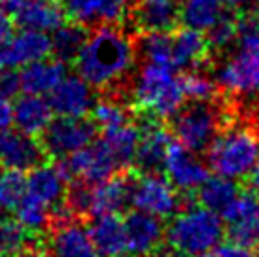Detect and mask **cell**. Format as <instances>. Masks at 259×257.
I'll return each instance as SVG.
<instances>
[{
  "label": "cell",
  "instance_id": "obj_1",
  "mask_svg": "<svg viewBox=\"0 0 259 257\" xmlns=\"http://www.w3.org/2000/svg\"><path fill=\"white\" fill-rule=\"evenodd\" d=\"M138 50L133 36L117 25H99L87 34L76 57V70L93 89H117L137 64Z\"/></svg>",
  "mask_w": 259,
  "mask_h": 257
},
{
  "label": "cell",
  "instance_id": "obj_2",
  "mask_svg": "<svg viewBox=\"0 0 259 257\" xmlns=\"http://www.w3.org/2000/svg\"><path fill=\"white\" fill-rule=\"evenodd\" d=\"M131 97L138 110L157 121L172 119L187 100L176 70L148 61L138 68Z\"/></svg>",
  "mask_w": 259,
  "mask_h": 257
},
{
  "label": "cell",
  "instance_id": "obj_3",
  "mask_svg": "<svg viewBox=\"0 0 259 257\" xmlns=\"http://www.w3.org/2000/svg\"><path fill=\"white\" fill-rule=\"evenodd\" d=\"M222 216L204 206H187L172 216L166 244L182 257H204L223 238Z\"/></svg>",
  "mask_w": 259,
  "mask_h": 257
},
{
  "label": "cell",
  "instance_id": "obj_4",
  "mask_svg": "<svg viewBox=\"0 0 259 257\" xmlns=\"http://www.w3.org/2000/svg\"><path fill=\"white\" fill-rule=\"evenodd\" d=\"M259 161V136L248 127H223L206 150V164L218 176L242 180Z\"/></svg>",
  "mask_w": 259,
  "mask_h": 257
},
{
  "label": "cell",
  "instance_id": "obj_5",
  "mask_svg": "<svg viewBox=\"0 0 259 257\" xmlns=\"http://www.w3.org/2000/svg\"><path fill=\"white\" fill-rule=\"evenodd\" d=\"M133 182L127 174H114L99 184H83L78 182L68 186L66 204L74 214L79 216H104L119 214L131 204V189Z\"/></svg>",
  "mask_w": 259,
  "mask_h": 257
},
{
  "label": "cell",
  "instance_id": "obj_6",
  "mask_svg": "<svg viewBox=\"0 0 259 257\" xmlns=\"http://www.w3.org/2000/svg\"><path fill=\"white\" fill-rule=\"evenodd\" d=\"M225 125L223 106L210 102H193L191 106L180 108L178 114L170 119V135L184 148L202 153L208 150L214 138Z\"/></svg>",
  "mask_w": 259,
  "mask_h": 257
},
{
  "label": "cell",
  "instance_id": "obj_7",
  "mask_svg": "<svg viewBox=\"0 0 259 257\" xmlns=\"http://www.w3.org/2000/svg\"><path fill=\"white\" fill-rule=\"evenodd\" d=\"M237 50L218 68L216 81L225 93L238 97L259 95V46L235 44Z\"/></svg>",
  "mask_w": 259,
  "mask_h": 257
},
{
  "label": "cell",
  "instance_id": "obj_8",
  "mask_svg": "<svg viewBox=\"0 0 259 257\" xmlns=\"http://www.w3.org/2000/svg\"><path fill=\"white\" fill-rule=\"evenodd\" d=\"M131 204L138 212H146L159 220L172 218L180 208L176 187L163 174H142L133 182Z\"/></svg>",
  "mask_w": 259,
  "mask_h": 257
},
{
  "label": "cell",
  "instance_id": "obj_9",
  "mask_svg": "<svg viewBox=\"0 0 259 257\" xmlns=\"http://www.w3.org/2000/svg\"><path fill=\"white\" fill-rule=\"evenodd\" d=\"M97 135V127L93 121L85 117H61L48 125L42 133L44 151L55 159H66L74 151L85 148L91 144Z\"/></svg>",
  "mask_w": 259,
  "mask_h": 257
},
{
  "label": "cell",
  "instance_id": "obj_10",
  "mask_svg": "<svg viewBox=\"0 0 259 257\" xmlns=\"http://www.w3.org/2000/svg\"><path fill=\"white\" fill-rule=\"evenodd\" d=\"M229 240L248 250L259 248V197L253 191H238L222 214Z\"/></svg>",
  "mask_w": 259,
  "mask_h": 257
},
{
  "label": "cell",
  "instance_id": "obj_11",
  "mask_svg": "<svg viewBox=\"0 0 259 257\" xmlns=\"http://www.w3.org/2000/svg\"><path fill=\"white\" fill-rule=\"evenodd\" d=\"M0 12L21 29L51 34L65 23V10L57 0H0Z\"/></svg>",
  "mask_w": 259,
  "mask_h": 257
},
{
  "label": "cell",
  "instance_id": "obj_12",
  "mask_svg": "<svg viewBox=\"0 0 259 257\" xmlns=\"http://www.w3.org/2000/svg\"><path fill=\"white\" fill-rule=\"evenodd\" d=\"M25 195L30 199L42 202L53 212L55 208L65 204L66 191H68V172L65 163H40L32 170H29Z\"/></svg>",
  "mask_w": 259,
  "mask_h": 257
},
{
  "label": "cell",
  "instance_id": "obj_13",
  "mask_svg": "<svg viewBox=\"0 0 259 257\" xmlns=\"http://www.w3.org/2000/svg\"><path fill=\"white\" fill-rule=\"evenodd\" d=\"M65 166L70 178L83 184H99L119 170L114 155L102 140H93L85 148L74 151L65 159Z\"/></svg>",
  "mask_w": 259,
  "mask_h": 257
},
{
  "label": "cell",
  "instance_id": "obj_14",
  "mask_svg": "<svg viewBox=\"0 0 259 257\" xmlns=\"http://www.w3.org/2000/svg\"><path fill=\"white\" fill-rule=\"evenodd\" d=\"M163 172L176 189L193 193L208 178V164L199 157V153L187 150L178 142H172V146L166 151Z\"/></svg>",
  "mask_w": 259,
  "mask_h": 257
},
{
  "label": "cell",
  "instance_id": "obj_15",
  "mask_svg": "<svg viewBox=\"0 0 259 257\" xmlns=\"http://www.w3.org/2000/svg\"><path fill=\"white\" fill-rule=\"evenodd\" d=\"M65 15L81 27L119 25L129 15V0H61Z\"/></svg>",
  "mask_w": 259,
  "mask_h": 257
},
{
  "label": "cell",
  "instance_id": "obj_16",
  "mask_svg": "<svg viewBox=\"0 0 259 257\" xmlns=\"http://www.w3.org/2000/svg\"><path fill=\"white\" fill-rule=\"evenodd\" d=\"M172 135L161 121L148 117L140 127V142L135 155V166L140 174H161L165 168L166 151L172 146Z\"/></svg>",
  "mask_w": 259,
  "mask_h": 257
},
{
  "label": "cell",
  "instance_id": "obj_17",
  "mask_svg": "<svg viewBox=\"0 0 259 257\" xmlns=\"http://www.w3.org/2000/svg\"><path fill=\"white\" fill-rule=\"evenodd\" d=\"M48 97L53 114L61 117H85L87 114H91V108L97 100L95 89L79 74H66Z\"/></svg>",
  "mask_w": 259,
  "mask_h": 257
},
{
  "label": "cell",
  "instance_id": "obj_18",
  "mask_svg": "<svg viewBox=\"0 0 259 257\" xmlns=\"http://www.w3.org/2000/svg\"><path fill=\"white\" fill-rule=\"evenodd\" d=\"M125 227V240H127V255L148 257L163 244L165 227L163 222L146 212H131L123 220Z\"/></svg>",
  "mask_w": 259,
  "mask_h": 257
},
{
  "label": "cell",
  "instance_id": "obj_19",
  "mask_svg": "<svg viewBox=\"0 0 259 257\" xmlns=\"http://www.w3.org/2000/svg\"><path fill=\"white\" fill-rule=\"evenodd\" d=\"M180 21V0H137L133 23L140 32H172Z\"/></svg>",
  "mask_w": 259,
  "mask_h": 257
},
{
  "label": "cell",
  "instance_id": "obj_20",
  "mask_svg": "<svg viewBox=\"0 0 259 257\" xmlns=\"http://www.w3.org/2000/svg\"><path fill=\"white\" fill-rule=\"evenodd\" d=\"M50 253L51 257H101L89 229L74 220L57 223L50 238Z\"/></svg>",
  "mask_w": 259,
  "mask_h": 257
},
{
  "label": "cell",
  "instance_id": "obj_21",
  "mask_svg": "<svg viewBox=\"0 0 259 257\" xmlns=\"http://www.w3.org/2000/svg\"><path fill=\"white\" fill-rule=\"evenodd\" d=\"M210 57L206 34L191 27H184L172 32V70H197L202 68Z\"/></svg>",
  "mask_w": 259,
  "mask_h": 257
},
{
  "label": "cell",
  "instance_id": "obj_22",
  "mask_svg": "<svg viewBox=\"0 0 259 257\" xmlns=\"http://www.w3.org/2000/svg\"><path fill=\"white\" fill-rule=\"evenodd\" d=\"M44 146L38 142L36 136L25 133H6L0 146V163L4 168L12 170H32L36 164L44 161Z\"/></svg>",
  "mask_w": 259,
  "mask_h": 257
},
{
  "label": "cell",
  "instance_id": "obj_23",
  "mask_svg": "<svg viewBox=\"0 0 259 257\" xmlns=\"http://www.w3.org/2000/svg\"><path fill=\"white\" fill-rule=\"evenodd\" d=\"M51 121H53V110L50 100L42 95L25 93L17 97L12 104V123L19 133L42 136Z\"/></svg>",
  "mask_w": 259,
  "mask_h": 257
},
{
  "label": "cell",
  "instance_id": "obj_24",
  "mask_svg": "<svg viewBox=\"0 0 259 257\" xmlns=\"http://www.w3.org/2000/svg\"><path fill=\"white\" fill-rule=\"evenodd\" d=\"M51 55V36L42 30L21 29L14 32L6 50V68H17Z\"/></svg>",
  "mask_w": 259,
  "mask_h": 257
},
{
  "label": "cell",
  "instance_id": "obj_25",
  "mask_svg": "<svg viewBox=\"0 0 259 257\" xmlns=\"http://www.w3.org/2000/svg\"><path fill=\"white\" fill-rule=\"evenodd\" d=\"M68 70H66V63L57 57H46L40 61L23 66L21 74H19V85L21 91L30 95H50L59 81L65 78Z\"/></svg>",
  "mask_w": 259,
  "mask_h": 257
},
{
  "label": "cell",
  "instance_id": "obj_26",
  "mask_svg": "<svg viewBox=\"0 0 259 257\" xmlns=\"http://www.w3.org/2000/svg\"><path fill=\"white\" fill-rule=\"evenodd\" d=\"M89 235L93 238L101 257H125L127 255V240L123 220L117 214L95 216Z\"/></svg>",
  "mask_w": 259,
  "mask_h": 257
},
{
  "label": "cell",
  "instance_id": "obj_27",
  "mask_svg": "<svg viewBox=\"0 0 259 257\" xmlns=\"http://www.w3.org/2000/svg\"><path fill=\"white\" fill-rule=\"evenodd\" d=\"M102 142L106 144L119 168L133 166L138 142H140V127L129 121L121 127L102 131Z\"/></svg>",
  "mask_w": 259,
  "mask_h": 257
},
{
  "label": "cell",
  "instance_id": "obj_28",
  "mask_svg": "<svg viewBox=\"0 0 259 257\" xmlns=\"http://www.w3.org/2000/svg\"><path fill=\"white\" fill-rule=\"evenodd\" d=\"M225 14L223 0H180V21L184 27L206 32Z\"/></svg>",
  "mask_w": 259,
  "mask_h": 257
},
{
  "label": "cell",
  "instance_id": "obj_29",
  "mask_svg": "<svg viewBox=\"0 0 259 257\" xmlns=\"http://www.w3.org/2000/svg\"><path fill=\"white\" fill-rule=\"evenodd\" d=\"M237 180L225 178V176H208L197 189V200L199 204L208 208L216 214H222L229 202L238 195Z\"/></svg>",
  "mask_w": 259,
  "mask_h": 257
},
{
  "label": "cell",
  "instance_id": "obj_30",
  "mask_svg": "<svg viewBox=\"0 0 259 257\" xmlns=\"http://www.w3.org/2000/svg\"><path fill=\"white\" fill-rule=\"evenodd\" d=\"M85 40V27H81L78 23H72V25L63 23L57 30H53V36H51V53L57 59H61V61H65V63L76 61Z\"/></svg>",
  "mask_w": 259,
  "mask_h": 257
},
{
  "label": "cell",
  "instance_id": "obj_31",
  "mask_svg": "<svg viewBox=\"0 0 259 257\" xmlns=\"http://www.w3.org/2000/svg\"><path fill=\"white\" fill-rule=\"evenodd\" d=\"M91 121L101 131L121 127L131 121V110L115 97L99 99L95 100L93 108H91Z\"/></svg>",
  "mask_w": 259,
  "mask_h": 257
},
{
  "label": "cell",
  "instance_id": "obj_32",
  "mask_svg": "<svg viewBox=\"0 0 259 257\" xmlns=\"http://www.w3.org/2000/svg\"><path fill=\"white\" fill-rule=\"evenodd\" d=\"M15 212V220L21 223L23 229L29 233V235H38L48 229L51 222V212L48 206H44L42 202L30 199L27 195H23V199L19 200L17 208L14 210Z\"/></svg>",
  "mask_w": 259,
  "mask_h": 257
},
{
  "label": "cell",
  "instance_id": "obj_33",
  "mask_svg": "<svg viewBox=\"0 0 259 257\" xmlns=\"http://www.w3.org/2000/svg\"><path fill=\"white\" fill-rule=\"evenodd\" d=\"M137 50L148 63L172 68V32H144L140 42L137 44Z\"/></svg>",
  "mask_w": 259,
  "mask_h": 257
},
{
  "label": "cell",
  "instance_id": "obj_34",
  "mask_svg": "<svg viewBox=\"0 0 259 257\" xmlns=\"http://www.w3.org/2000/svg\"><path fill=\"white\" fill-rule=\"evenodd\" d=\"M180 81L186 99L193 100V102H210V100L218 99V95H220L218 81L210 78L208 74H204L201 68L184 72V76H180Z\"/></svg>",
  "mask_w": 259,
  "mask_h": 257
},
{
  "label": "cell",
  "instance_id": "obj_35",
  "mask_svg": "<svg viewBox=\"0 0 259 257\" xmlns=\"http://www.w3.org/2000/svg\"><path fill=\"white\" fill-rule=\"evenodd\" d=\"M27 178L19 170L4 168L0 172V212H14L25 195Z\"/></svg>",
  "mask_w": 259,
  "mask_h": 257
},
{
  "label": "cell",
  "instance_id": "obj_36",
  "mask_svg": "<svg viewBox=\"0 0 259 257\" xmlns=\"http://www.w3.org/2000/svg\"><path fill=\"white\" fill-rule=\"evenodd\" d=\"M29 233L15 218L0 214V257H10L15 251L27 248Z\"/></svg>",
  "mask_w": 259,
  "mask_h": 257
},
{
  "label": "cell",
  "instance_id": "obj_37",
  "mask_svg": "<svg viewBox=\"0 0 259 257\" xmlns=\"http://www.w3.org/2000/svg\"><path fill=\"white\" fill-rule=\"evenodd\" d=\"M210 51H225L231 46L237 44V17H231L229 14H223L220 21L210 27L206 32Z\"/></svg>",
  "mask_w": 259,
  "mask_h": 257
},
{
  "label": "cell",
  "instance_id": "obj_38",
  "mask_svg": "<svg viewBox=\"0 0 259 257\" xmlns=\"http://www.w3.org/2000/svg\"><path fill=\"white\" fill-rule=\"evenodd\" d=\"M21 91L19 85V74H15L12 68H0V100L10 102Z\"/></svg>",
  "mask_w": 259,
  "mask_h": 257
},
{
  "label": "cell",
  "instance_id": "obj_39",
  "mask_svg": "<svg viewBox=\"0 0 259 257\" xmlns=\"http://www.w3.org/2000/svg\"><path fill=\"white\" fill-rule=\"evenodd\" d=\"M204 257H252V253L248 248L233 242V240H227V242L220 240Z\"/></svg>",
  "mask_w": 259,
  "mask_h": 257
},
{
  "label": "cell",
  "instance_id": "obj_40",
  "mask_svg": "<svg viewBox=\"0 0 259 257\" xmlns=\"http://www.w3.org/2000/svg\"><path fill=\"white\" fill-rule=\"evenodd\" d=\"M14 36V25L6 14L0 12V68H6V50L8 44Z\"/></svg>",
  "mask_w": 259,
  "mask_h": 257
},
{
  "label": "cell",
  "instance_id": "obj_41",
  "mask_svg": "<svg viewBox=\"0 0 259 257\" xmlns=\"http://www.w3.org/2000/svg\"><path fill=\"white\" fill-rule=\"evenodd\" d=\"M12 125V104L0 100V133H6Z\"/></svg>",
  "mask_w": 259,
  "mask_h": 257
},
{
  "label": "cell",
  "instance_id": "obj_42",
  "mask_svg": "<svg viewBox=\"0 0 259 257\" xmlns=\"http://www.w3.org/2000/svg\"><path fill=\"white\" fill-rule=\"evenodd\" d=\"M148 257H182V255H180V253H176V251H174L168 244H166V246H163V244H161L157 250L151 251Z\"/></svg>",
  "mask_w": 259,
  "mask_h": 257
},
{
  "label": "cell",
  "instance_id": "obj_43",
  "mask_svg": "<svg viewBox=\"0 0 259 257\" xmlns=\"http://www.w3.org/2000/svg\"><path fill=\"white\" fill-rule=\"evenodd\" d=\"M223 2H225V6L233 8V10H250L255 0H223Z\"/></svg>",
  "mask_w": 259,
  "mask_h": 257
},
{
  "label": "cell",
  "instance_id": "obj_44",
  "mask_svg": "<svg viewBox=\"0 0 259 257\" xmlns=\"http://www.w3.org/2000/svg\"><path fill=\"white\" fill-rule=\"evenodd\" d=\"M248 180H250V187H252V191L259 197V161L255 163V166L252 168V172L248 174Z\"/></svg>",
  "mask_w": 259,
  "mask_h": 257
},
{
  "label": "cell",
  "instance_id": "obj_45",
  "mask_svg": "<svg viewBox=\"0 0 259 257\" xmlns=\"http://www.w3.org/2000/svg\"><path fill=\"white\" fill-rule=\"evenodd\" d=\"M10 257H42V255H40V253H38L36 250H29V248H23V250L15 251L14 255H10Z\"/></svg>",
  "mask_w": 259,
  "mask_h": 257
},
{
  "label": "cell",
  "instance_id": "obj_46",
  "mask_svg": "<svg viewBox=\"0 0 259 257\" xmlns=\"http://www.w3.org/2000/svg\"><path fill=\"white\" fill-rule=\"evenodd\" d=\"M252 257H259V248H257V253H255V255H252Z\"/></svg>",
  "mask_w": 259,
  "mask_h": 257
},
{
  "label": "cell",
  "instance_id": "obj_47",
  "mask_svg": "<svg viewBox=\"0 0 259 257\" xmlns=\"http://www.w3.org/2000/svg\"><path fill=\"white\" fill-rule=\"evenodd\" d=\"M255 2H257V8H259V0H255Z\"/></svg>",
  "mask_w": 259,
  "mask_h": 257
}]
</instances>
